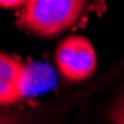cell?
Instances as JSON below:
<instances>
[{"instance_id": "cell-1", "label": "cell", "mask_w": 124, "mask_h": 124, "mask_svg": "<svg viewBox=\"0 0 124 124\" xmlns=\"http://www.w3.org/2000/svg\"><path fill=\"white\" fill-rule=\"evenodd\" d=\"M89 0H28L19 27L39 37H55L80 21Z\"/></svg>"}, {"instance_id": "cell-2", "label": "cell", "mask_w": 124, "mask_h": 124, "mask_svg": "<svg viewBox=\"0 0 124 124\" xmlns=\"http://www.w3.org/2000/svg\"><path fill=\"white\" fill-rule=\"evenodd\" d=\"M55 62L62 78L80 83L95 74L98 56L93 43L83 36L67 37L55 50Z\"/></svg>"}, {"instance_id": "cell-3", "label": "cell", "mask_w": 124, "mask_h": 124, "mask_svg": "<svg viewBox=\"0 0 124 124\" xmlns=\"http://www.w3.org/2000/svg\"><path fill=\"white\" fill-rule=\"evenodd\" d=\"M58 84L55 70L44 62H27L18 90V102L50 92Z\"/></svg>"}, {"instance_id": "cell-4", "label": "cell", "mask_w": 124, "mask_h": 124, "mask_svg": "<svg viewBox=\"0 0 124 124\" xmlns=\"http://www.w3.org/2000/svg\"><path fill=\"white\" fill-rule=\"evenodd\" d=\"M27 62L21 56L2 53L0 55V103L10 106L18 103V90Z\"/></svg>"}, {"instance_id": "cell-5", "label": "cell", "mask_w": 124, "mask_h": 124, "mask_svg": "<svg viewBox=\"0 0 124 124\" xmlns=\"http://www.w3.org/2000/svg\"><path fill=\"white\" fill-rule=\"evenodd\" d=\"M105 118L109 124H124V84L106 105Z\"/></svg>"}, {"instance_id": "cell-6", "label": "cell", "mask_w": 124, "mask_h": 124, "mask_svg": "<svg viewBox=\"0 0 124 124\" xmlns=\"http://www.w3.org/2000/svg\"><path fill=\"white\" fill-rule=\"evenodd\" d=\"M121 72H124V58L118 62V64H115L109 71H108L106 74H105V80H102L101 83L103 84V83H106L108 80H111V78H115V77L118 75V74H121Z\"/></svg>"}, {"instance_id": "cell-7", "label": "cell", "mask_w": 124, "mask_h": 124, "mask_svg": "<svg viewBox=\"0 0 124 124\" xmlns=\"http://www.w3.org/2000/svg\"><path fill=\"white\" fill-rule=\"evenodd\" d=\"M28 0H0V5L3 9H16V8H24Z\"/></svg>"}]
</instances>
